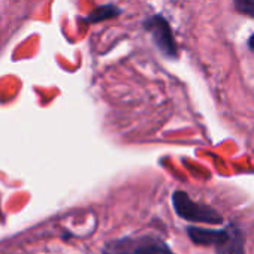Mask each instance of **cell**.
Instances as JSON below:
<instances>
[{
  "instance_id": "obj_2",
  "label": "cell",
  "mask_w": 254,
  "mask_h": 254,
  "mask_svg": "<svg viewBox=\"0 0 254 254\" xmlns=\"http://www.w3.org/2000/svg\"><path fill=\"white\" fill-rule=\"evenodd\" d=\"M112 254H174L171 248L156 238H139L133 241L120 242Z\"/></svg>"
},
{
  "instance_id": "obj_5",
  "label": "cell",
  "mask_w": 254,
  "mask_h": 254,
  "mask_svg": "<svg viewBox=\"0 0 254 254\" xmlns=\"http://www.w3.org/2000/svg\"><path fill=\"white\" fill-rule=\"evenodd\" d=\"M187 233L190 239L197 245H215L221 230H211V229H200V227H189Z\"/></svg>"
},
{
  "instance_id": "obj_4",
  "label": "cell",
  "mask_w": 254,
  "mask_h": 254,
  "mask_svg": "<svg viewBox=\"0 0 254 254\" xmlns=\"http://www.w3.org/2000/svg\"><path fill=\"white\" fill-rule=\"evenodd\" d=\"M214 248L217 254H244V238L241 230L235 226L223 229Z\"/></svg>"
},
{
  "instance_id": "obj_3",
  "label": "cell",
  "mask_w": 254,
  "mask_h": 254,
  "mask_svg": "<svg viewBox=\"0 0 254 254\" xmlns=\"http://www.w3.org/2000/svg\"><path fill=\"white\" fill-rule=\"evenodd\" d=\"M147 29L153 35V38L156 41V45L163 51L165 56H168V57H177L178 50H177V44L174 41L171 27H169V24L162 17L151 18L147 23Z\"/></svg>"
},
{
  "instance_id": "obj_7",
  "label": "cell",
  "mask_w": 254,
  "mask_h": 254,
  "mask_svg": "<svg viewBox=\"0 0 254 254\" xmlns=\"http://www.w3.org/2000/svg\"><path fill=\"white\" fill-rule=\"evenodd\" d=\"M235 6L241 14L254 17V0H235Z\"/></svg>"
},
{
  "instance_id": "obj_8",
  "label": "cell",
  "mask_w": 254,
  "mask_h": 254,
  "mask_svg": "<svg viewBox=\"0 0 254 254\" xmlns=\"http://www.w3.org/2000/svg\"><path fill=\"white\" fill-rule=\"evenodd\" d=\"M248 45H250V48H251V50L254 51V35H253V36L250 38V41H248Z\"/></svg>"
},
{
  "instance_id": "obj_9",
  "label": "cell",
  "mask_w": 254,
  "mask_h": 254,
  "mask_svg": "<svg viewBox=\"0 0 254 254\" xmlns=\"http://www.w3.org/2000/svg\"><path fill=\"white\" fill-rule=\"evenodd\" d=\"M0 217H2V212H0Z\"/></svg>"
},
{
  "instance_id": "obj_1",
  "label": "cell",
  "mask_w": 254,
  "mask_h": 254,
  "mask_svg": "<svg viewBox=\"0 0 254 254\" xmlns=\"http://www.w3.org/2000/svg\"><path fill=\"white\" fill-rule=\"evenodd\" d=\"M172 202L175 212L184 220L206 224H220L223 221V217L215 209L208 205H202L191 200L186 191H175L172 196Z\"/></svg>"
},
{
  "instance_id": "obj_6",
  "label": "cell",
  "mask_w": 254,
  "mask_h": 254,
  "mask_svg": "<svg viewBox=\"0 0 254 254\" xmlns=\"http://www.w3.org/2000/svg\"><path fill=\"white\" fill-rule=\"evenodd\" d=\"M118 14H120V11L115 9L114 6H102V8H97L94 12H91V14L85 18V21H87V23H97V21H103V20L117 17Z\"/></svg>"
}]
</instances>
